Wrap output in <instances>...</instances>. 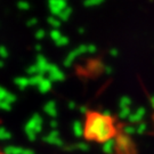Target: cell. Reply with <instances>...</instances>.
Instances as JSON below:
<instances>
[{
    "instance_id": "d4e9b609",
    "label": "cell",
    "mask_w": 154,
    "mask_h": 154,
    "mask_svg": "<svg viewBox=\"0 0 154 154\" xmlns=\"http://www.w3.org/2000/svg\"><path fill=\"white\" fill-rule=\"evenodd\" d=\"M17 7H18V9H21V11H28V9H30V4H29V2H25V1H21V2L17 4Z\"/></svg>"
},
{
    "instance_id": "4fadbf2b",
    "label": "cell",
    "mask_w": 154,
    "mask_h": 154,
    "mask_svg": "<svg viewBox=\"0 0 154 154\" xmlns=\"http://www.w3.org/2000/svg\"><path fill=\"white\" fill-rule=\"evenodd\" d=\"M14 82L21 90H23V89H25L26 87L30 86V79L25 77H18L14 80Z\"/></svg>"
},
{
    "instance_id": "30bf717a",
    "label": "cell",
    "mask_w": 154,
    "mask_h": 154,
    "mask_svg": "<svg viewBox=\"0 0 154 154\" xmlns=\"http://www.w3.org/2000/svg\"><path fill=\"white\" fill-rule=\"evenodd\" d=\"M44 110L50 118H55L57 116V106H56V103L54 100H50L47 104H45Z\"/></svg>"
},
{
    "instance_id": "ffe728a7",
    "label": "cell",
    "mask_w": 154,
    "mask_h": 154,
    "mask_svg": "<svg viewBox=\"0 0 154 154\" xmlns=\"http://www.w3.org/2000/svg\"><path fill=\"white\" fill-rule=\"evenodd\" d=\"M48 23L51 25V28H60L61 26V21L57 18V17H49L48 18Z\"/></svg>"
},
{
    "instance_id": "74e56055",
    "label": "cell",
    "mask_w": 154,
    "mask_h": 154,
    "mask_svg": "<svg viewBox=\"0 0 154 154\" xmlns=\"http://www.w3.org/2000/svg\"><path fill=\"white\" fill-rule=\"evenodd\" d=\"M35 49H37V50H40V49H41V46H40V45H37V47H35Z\"/></svg>"
},
{
    "instance_id": "836d02e7",
    "label": "cell",
    "mask_w": 154,
    "mask_h": 154,
    "mask_svg": "<svg viewBox=\"0 0 154 154\" xmlns=\"http://www.w3.org/2000/svg\"><path fill=\"white\" fill-rule=\"evenodd\" d=\"M110 54H111V56L116 57V56H118V50H116V49H111Z\"/></svg>"
},
{
    "instance_id": "9c48e42d",
    "label": "cell",
    "mask_w": 154,
    "mask_h": 154,
    "mask_svg": "<svg viewBox=\"0 0 154 154\" xmlns=\"http://www.w3.org/2000/svg\"><path fill=\"white\" fill-rule=\"evenodd\" d=\"M37 87H38L40 93H42V94L48 93L50 89H51V81H50L48 78L42 77V79L40 80V82L38 83Z\"/></svg>"
},
{
    "instance_id": "277c9868",
    "label": "cell",
    "mask_w": 154,
    "mask_h": 154,
    "mask_svg": "<svg viewBox=\"0 0 154 154\" xmlns=\"http://www.w3.org/2000/svg\"><path fill=\"white\" fill-rule=\"evenodd\" d=\"M48 7H49L50 13H51L54 16L58 17L69 6H67V4H66L65 1H63V0H51V1L48 2Z\"/></svg>"
},
{
    "instance_id": "d6a6232c",
    "label": "cell",
    "mask_w": 154,
    "mask_h": 154,
    "mask_svg": "<svg viewBox=\"0 0 154 154\" xmlns=\"http://www.w3.org/2000/svg\"><path fill=\"white\" fill-rule=\"evenodd\" d=\"M69 109H70V110H74V109H75V103H74V102H70V103H69Z\"/></svg>"
},
{
    "instance_id": "52a82bcc",
    "label": "cell",
    "mask_w": 154,
    "mask_h": 154,
    "mask_svg": "<svg viewBox=\"0 0 154 154\" xmlns=\"http://www.w3.org/2000/svg\"><path fill=\"white\" fill-rule=\"evenodd\" d=\"M34 65L37 66V69H38V71H39V74L44 77L45 74H47V71H48V67H49L50 63L46 60V57H45L44 55H38Z\"/></svg>"
},
{
    "instance_id": "4316f807",
    "label": "cell",
    "mask_w": 154,
    "mask_h": 154,
    "mask_svg": "<svg viewBox=\"0 0 154 154\" xmlns=\"http://www.w3.org/2000/svg\"><path fill=\"white\" fill-rule=\"evenodd\" d=\"M145 130H146V125L145 123H139L138 127L136 128V132L137 134H143V132H145Z\"/></svg>"
},
{
    "instance_id": "d6986e66",
    "label": "cell",
    "mask_w": 154,
    "mask_h": 154,
    "mask_svg": "<svg viewBox=\"0 0 154 154\" xmlns=\"http://www.w3.org/2000/svg\"><path fill=\"white\" fill-rule=\"evenodd\" d=\"M131 114L130 112V109L129 107H125V109H121L120 112H119V118L120 119H128Z\"/></svg>"
},
{
    "instance_id": "60d3db41",
    "label": "cell",
    "mask_w": 154,
    "mask_h": 154,
    "mask_svg": "<svg viewBox=\"0 0 154 154\" xmlns=\"http://www.w3.org/2000/svg\"><path fill=\"white\" fill-rule=\"evenodd\" d=\"M0 154H1V153H0Z\"/></svg>"
},
{
    "instance_id": "83f0119b",
    "label": "cell",
    "mask_w": 154,
    "mask_h": 154,
    "mask_svg": "<svg viewBox=\"0 0 154 154\" xmlns=\"http://www.w3.org/2000/svg\"><path fill=\"white\" fill-rule=\"evenodd\" d=\"M45 35H46V32H45L42 29H40V30H38V31L35 32V38L38 39V40H41V39H44Z\"/></svg>"
},
{
    "instance_id": "cb8c5ba5",
    "label": "cell",
    "mask_w": 154,
    "mask_h": 154,
    "mask_svg": "<svg viewBox=\"0 0 154 154\" xmlns=\"http://www.w3.org/2000/svg\"><path fill=\"white\" fill-rule=\"evenodd\" d=\"M57 46H60V47H64V46H66V45L69 44V39H67V37H65V35H63L57 42H55Z\"/></svg>"
},
{
    "instance_id": "4dcf8cb0",
    "label": "cell",
    "mask_w": 154,
    "mask_h": 154,
    "mask_svg": "<svg viewBox=\"0 0 154 154\" xmlns=\"http://www.w3.org/2000/svg\"><path fill=\"white\" fill-rule=\"evenodd\" d=\"M37 22H38V21H37V18H32V20H31L30 22H28V25H29V26L35 25V24H37Z\"/></svg>"
},
{
    "instance_id": "ab89813d",
    "label": "cell",
    "mask_w": 154,
    "mask_h": 154,
    "mask_svg": "<svg viewBox=\"0 0 154 154\" xmlns=\"http://www.w3.org/2000/svg\"><path fill=\"white\" fill-rule=\"evenodd\" d=\"M152 104L154 105V97H153V98H152Z\"/></svg>"
},
{
    "instance_id": "f35d334b",
    "label": "cell",
    "mask_w": 154,
    "mask_h": 154,
    "mask_svg": "<svg viewBox=\"0 0 154 154\" xmlns=\"http://www.w3.org/2000/svg\"><path fill=\"white\" fill-rule=\"evenodd\" d=\"M0 67H4V62L0 61Z\"/></svg>"
},
{
    "instance_id": "5b68a950",
    "label": "cell",
    "mask_w": 154,
    "mask_h": 154,
    "mask_svg": "<svg viewBox=\"0 0 154 154\" xmlns=\"http://www.w3.org/2000/svg\"><path fill=\"white\" fill-rule=\"evenodd\" d=\"M48 79H49L51 82H57V81H63L65 79V74L64 72L62 71L61 69H58L55 64H50L48 67Z\"/></svg>"
},
{
    "instance_id": "ac0fdd59",
    "label": "cell",
    "mask_w": 154,
    "mask_h": 154,
    "mask_svg": "<svg viewBox=\"0 0 154 154\" xmlns=\"http://www.w3.org/2000/svg\"><path fill=\"white\" fill-rule=\"evenodd\" d=\"M62 37H63V34H62L61 31H60L58 29H54V30L50 32V38L53 39L55 42H57V41H58Z\"/></svg>"
},
{
    "instance_id": "1f68e13d",
    "label": "cell",
    "mask_w": 154,
    "mask_h": 154,
    "mask_svg": "<svg viewBox=\"0 0 154 154\" xmlns=\"http://www.w3.org/2000/svg\"><path fill=\"white\" fill-rule=\"evenodd\" d=\"M50 127L54 128V130H55V128H57V122H56L55 120H51V121H50Z\"/></svg>"
},
{
    "instance_id": "7402d4cb",
    "label": "cell",
    "mask_w": 154,
    "mask_h": 154,
    "mask_svg": "<svg viewBox=\"0 0 154 154\" xmlns=\"http://www.w3.org/2000/svg\"><path fill=\"white\" fill-rule=\"evenodd\" d=\"M123 132H125V135H127V136H130L134 132H136V128L129 125V126H126L123 128Z\"/></svg>"
},
{
    "instance_id": "e575fe53",
    "label": "cell",
    "mask_w": 154,
    "mask_h": 154,
    "mask_svg": "<svg viewBox=\"0 0 154 154\" xmlns=\"http://www.w3.org/2000/svg\"><path fill=\"white\" fill-rule=\"evenodd\" d=\"M79 110L81 113H87V109H86V106H81V107H79Z\"/></svg>"
},
{
    "instance_id": "f1b7e54d",
    "label": "cell",
    "mask_w": 154,
    "mask_h": 154,
    "mask_svg": "<svg viewBox=\"0 0 154 154\" xmlns=\"http://www.w3.org/2000/svg\"><path fill=\"white\" fill-rule=\"evenodd\" d=\"M8 56V51L6 49V47L0 46V58H6Z\"/></svg>"
},
{
    "instance_id": "484cf974",
    "label": "cell",
    "mask_w": 154,
    "mask_h": 154,
    "mask_svg": "<svg viewBox=\"0 0 154 154\" xmlns=\"http://www.w3.org/2000/svg\"><path fill=\"white\" fill-rule=\"evenodd\" d=\"M99 4H102V0H94V1H86L85 2V6H87V7H93V6H97Z\"/></svg>"
},
{
    "instance_id": "7c38bea8",
    "label": "cell",
    "mask_w": 154,
    "mask_h": 154,
    "mask_svg": "<svg viewBox=\"0 0 154 154\" xmlns=\"http://www.w3.org/2000/svg\"><path fill=\"white\" fill-rule=\"evenodd\" d=\"M144 114H145V109L144 107H139L135 113L130 114V116L128 118V120H129L130 123H136V122H139L143 119Z\"/></svg>"
},
{
    "instance_id": "5bb4252c",
    "label": "cell",
    "mask_w": 154,
    "mask_h": 154,
    "mask_svg": "<svg viewBox=\"0 0 154 154\" xmlns=\"http://www.w3.org/2000/svg\"><path fill=\"white\" fill-rule=\"evenodd\" d=\"M116 149V143L114 139L107 140L106 143H104V146H103V149H104V152L106 154H113Z\"/></svg>"
},
{
    "instance_id": "8fae6325",
    "label": "cell",
    "mask_w": 154,
    "mask_h": 154,
    "mask_svg": "<svg viewBox=\"0 0 154 154\" xmlns=\"http://www.w3.org/2000/svg\"><path fill=\"white\" fill-rule=\"evenodd\" d=\"M72 131L75 137H82L85 135V125L80 121H74L72 125Z\"/></svg>"
},
{
    "instance_id": "7a4b0ae2",
    "label": "cell",
    "mask_w": 154,
    "mask_h": 154,
    "mask_svg": "<svg viewBox=\"0 0 154 154\" xmlns=\"http://www.w3.org/2000/svg\"><path fill=\"white\" fill-rule=\"evenodd\" d=\"M24 130H25V134H26V136L30 140H35L37 135L42 130V119H41V116L39 114H34L28 121Z\"/></svg>"
},
{
    "instance_id": "8992f818",
    "label": "cell",
    "mask_w": 154,
    "mask_h": 154,
    "mask_svg": "<svg viewBox=\"0 0 154 154\" xmlns=\"http://www.w3.org/2000/svg\"><path fill=\"white\" fill-rule=\"evenodd\" d=\"M116 149L122 151V152L129 151L132 146L131 140H130L129 136H127V135H121V136H119V137L116 138Z\"/></svg>"
},
{
    "instance_id": "ba28073f",
    "label": "cell",
    "mask_w": 154,
    "mask_h": 154,
    "mask_svg": "<svg viewBox=\"0 0 154 154\" xmlns=\"http://www.w3.org/2000/svg\"><path fill=\"white\" fill-rule=\"evenodd\" d=\"M44 140L46 143L48 144H51V145H58V146H61L62 144V140H61V137H60V134L57 130H51V131L46 136L44 137Z\"/></svg>"
},
{
    "instance_id": "d590c367",
    "label": "cell",
    "mask_w": 154,
    "mask_h": 154,
    "mask_svg": "<svg viewBox=\"0 0 154 154\" xmlns=\"http://www.w3.org/2000/svg\"><path fill=\"white\" fill-rule=\"evenodd\" d=\"M23 154H34V152L31 151V149H24V153Z\"/></svg>"
},
{
    "instance_id": "e0dca14e",
    "label": "cell",
    "mask_w": 154,
    "mask_h": 154,
    "mask_svg": "<svg viewBox=\"0 0 154 154\" xmlns=\"http://www.w3.org/2000/svg\"><path fill=\"white\" fill-rule=\"evenodd\" d=\"M71 14H72V8L71 7H67L65 11H63L57 18H58L60 21H67V20L70 18V16H71Z\"/></svg>"
},
{
    "instance_id": "44dd1931",
    "label": "cell",
    "mask_w": 154,
    "mask_h": 154,
    "mask_svg": "<svg viewBox=\"0 0 154 154\" xmlns=\"http://www.w3.org/2000/svg\"><path fill=\"white\" fill-rule=\"evenodd\" d=\"M131 104V100L129 97H122L120 100V109H125V107H129V105Z\"/></svg>"
},
{
    "instance_id": "3957f363",
    "label": "cell",
    "mask_w": 154,
    "mask_h": 154,
    "mask_svg": "<svg viewBox=\"0 0 154 154\" xmlns=\"http://www.w3.org/2000/svg\"><path fill=\"white\" fill-rule=\"evenodd\" d=\"M16 100V96L9 93L4 87H0V110L9 111L11 109V104Z\"/></svg>"
},
{
    "instance_id": "603a6c76",
    "label": "cell",
    "mask_w": 154,
    "mask_h": 154,
    "mask_svg": "<svg viewBox=\"0 0 154 154\" xmlns=\"http://www.w3.org/2000/svg\"><path fill=\"white\" fill-rule=\"evenodd\" d=\"M26 72H28L31 77H33V75H38V74H39L38 69H37V66L34 65V64H32V65L30 66L28 70H26ZM39 75H40V74H39Z\"/></svg>"
},
{
    "instance_id": "f546056e",
    "label": "cell",
    "mask_w": 154,
    "mask_h": 154,
    "mask_svg": "<svg viewBox=\"0 0 154 154\" xmlns=\"http://www.w3.org/2000/svg\"><path fill=\"white\" fill-rule=\"evenodd\" d=\"M75 146H78V149H81V151H87V149H89L88 145H87V144H85V143H79L78 145H75Z\"/></svg>"
},
{
    "instance_id": "9a60e30c",
    "label": "cell",
    "mask_w": 154,
    "mask_h": 154,
    "mask_svg": "<svg viewBox=\"0 0 154 154\" xmlns=\"http://www.w3.org/2000/svg\"><path fill=\"white\" fill-rule=\"evenodd\" d=\"M24 149H22V147H20V146H7L5 149V154H23L24 153Z\"/></svg>"
},
{
    "instance_id": "2e32d148",
    "label": "cell",
    "mask_w": 154,
    "mask_h": 154,
    "mask_svg": "<svg viewBox=\"0 0 154 154\" xmlns=\"http://www.w3.org/2000/svg\"><path fill=\"white\" fill-rule=\"evenodd\" d=\"M11 134L5 127H0V142H4V140H8L11 139Z\"/></svg>"
},
{
    "instance_id": "6da1fadb",
    "label": "cell",
    "mask_w": 154,
    "mask_h": 154,
    "mask_svg": "<svg viewBox=\"0 0 154 154\" xmlns=\"http://www.w3.org/2000/svg\"><path fill=\"white\" fill-rule=\"evenodd\" d=\"M116 128L111 116L104 113H89L85 122V137L89 140L106 143L113 139Z\"/></svg>"
},
{
    "instance_id": "8d00e7d4",
    "label": "cell",
    "mask_w": 154,
    "mask_h": 154,
    "mask_svg": "<svg viewBox=\"0 0 154 154\" xmlns=\"http://www.w3.org/2000/svg\"><path fill=\"white\" fill-rule=\"evenodd\" d=\"M105 71H106V73H107V74H111V73H112L111 67H105Z\"/></svg>"
}]
</instances>
